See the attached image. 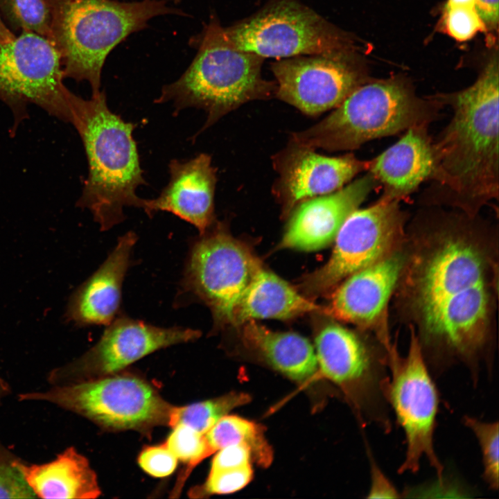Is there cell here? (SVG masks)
I'll return each instance as SVG.
<instances>
[{"label":"cell","instance_id":"6da1fadb","mask_svg":"<svg viewBox=\"0 0 499 499\" xmlns=\"http://www.w3.org/2000/svg\"><path fill=\"white\" fill-rule=\"evenodd\" d=\"M463 212H433L406 234L394 293L430 371L462 363L477 381L491 365L498 296L493 229Z\"/></svg>","mask_w":499,"mask_h":499},{"label":"cell","instance_id":"7a4b0ae2","mask_svg":"<svg viewBox=\"0 0 499 499\" xmlns=\"http://www.w3.org/2000/svg\"><path fill=\"white\" fill-rule=\"evenodd\" d=\"M498 61L493 58L470 87L436 99L453 111L432 140L435 166L428 189L432 203H444L469 216L499 191Z\"/></svg>","mask_w":499,"mask_h":499},{"label":"cell","instance_id":"3957f363","mask_svg":"<svg viewBox=\"0 0 499 499\" xmlns=\"http://www.w3.org/2000/svg\"><path fill=\"white\" fill-rule=\"evenodd\" d=\"M70 112L88 163L77 206L89 209L100 230L107 231L123 221L125 207H141L136 190L146 182L132 134L136 125L109 109L104 91L89 100L73 94Z\"/></svg>","mask_w":499,"mask_h":499},{"label":"cell","instance_id":"277c9868","mask_svg":"<svg viewBox=\"0 0 499 499\" xmlns=\"http://www.w3.org/2000/svg\"><path fill=\"white\" fill-rule=\"evenodd\" d=\"M263 61L235 46L225 28L211 18L191 64L177 80L163 87L155 102H172L176 113L187 107L204 110L203 131L241 105L275 94L276 84L262 76Z\"/></svg>","mask_w":499,"mask_h":499},{"label":"cell","instance_id":"5b68a950","mask_svg":"<svg viewBox=\"0 0 499 499\" xmlns=\"http://www.w3.org/2000/svg\"><path fill=\"white\" fill-rule=\"evenodd\" d=\"M53 44L64 77L89 83L100 91L101 73L110 52L152 19L177 13L163 0H51Z\"/></svg>","mask_w":499,"mask_h":499},{"label":"cell","instance_id":"8992f818","mask_svg":"<svg viewBox=\"0 0 499 499\" xmlns=\"http://www.w3.org/2000/svg\"><path fill=\"white\" fill-rule=\"evenodd\" d=\"M441 105L437 100L418 98L399 80L364 83L326 118L291 139L314 149L355 150L371 140L428 125L438 116Z\"/></svg>","mask_w":499,"mask_h":499},{"label":"cell","instance_id":"52a82bcc","mask_svg":"<svg viewBox=\"0 0 499 499\" xmlns=\"http://www.w3.org/2000/svg\"><path fill=\"white\" fill-rule=\"evenodd\" d=\"M315 344L317 373L343 391L362 423L389 433V350L378 339L370 341L337 324L322 328Z\"/></svg>","mask_w":499,"mask_h":499},{"label":"cell","instance_id":"ba28073f","mask_svg":"<svg viewBox=\"0 0 499 499\" xmlns=\"http://www.w3.org/2000/svg\"><path fill=\"white\" fill-rule=\"evenodd\" d=\"M19 399L53 403L110 430L141 432L169 426L175 407L147 382L129 375L54 385L44 392L21 394Z\"/></svg>","mask_w":499,"mask_h":499},{"label":"cell","instance_id":"9c48e42d","mask_svg":"<svg viewBox=\"0 0 499 499\" xmlns=\"http://www.w3.org/2000/svg\"><path fill=\"white\" fill-rule=\"evenodd\" d=\"M262 267L246 245L217 224L191 245L180 295L209 307L218 326L231 325L238 303Z\"/></svg>","mask_w":499,"mask_h":499},{"label":"cell","instance_id":"30bf717a","mask_svg":"<svg viewBox=\"0 0 499 499\" xmlns=\"http://www.w3.org/2000/svg\"><path fill=\"white\" fill-rule=\"evenodd\" d=\"M64 78L60 53L46 38L21 31L12 40L0 44V100L13 114L10 134L28 116L30 104L70 123L73 93L64 85Z\"/></svg>","mask_w":499,"mask_h":499},{"label":"cell","instance_id":"8fae6325","mask_svg":"<svg viewBox=\"0 0 499 499\" xmlns=\"http://www.w3.org/2000/svg\"><path fill=\"white\" fill-rule=\"evenodd\" d=\"M407 355L402 357L394 346L389 353V380L386 398L405 434L406 450L399 473H417L425 458L443 476L434 446L439 410V394L412 328Z\"/></svg>","mask_w":499,"mask_h":499},{"label":"cell","instance_id":"7c38bea8","mask_svg":"<svg viewBox=\"0 0 499 499\" xmlns=\"http://www.w3.org/2000/svg\"><path fill=\"white\" fill-rule=\"evenodd\" d=\"M225 30L235 46L263 59L349 49L337 28L296 0H274Z\"/></svg>","mask_w":499,"mask_h":499},{"label":"cell","instance_id":"4fadbf2b","mask_svg":"<svg viewBox=\"0 0 499 499\" xmlns=\"http://www.w3.org/2000/svg\"><path fill=\"white\" fill-rule=\"evenodd\" d=\"M406 218L399 200L378 199L367 208L356 209L340 227L327 263L306 278V291L330 290L399 248L405 240Z\"/></svg>","mask_w":499,"mask_h":499},{"label":"cell","instance_id":"5bb4252c","mask_svg":"<svg viewBox=\"0 0 499 499\" xmlns=\"http://www.w3.org/2000/svg\"><path fill=\"white\" fill-rule=\"evenodd\" d=\"M271 69L276 96L311 116L335 109L364 84L349 49L280 59Z\"/></svg>","mask_w":499,"mask_h":499},{"label":"cell","instance_id":"9a60e30c","mask_svg":"<svg viewBox=\"0 0 499 499\" xmlns=\"http://www.w3.org/2000/svg\"><path fill=\"white\" fill-rule=\"evenodd\" d=\"M200 331L181 326L159 327L128 317H117L98 342L78 360L49 376L54 385L92 379L118 371L157 350L188 342Z\"/></svg>","mask_w":499,"mask_h":499},{"label":"cell","instance_id":"2e32d148","mask_svg":"<svg viewBox=\"0 0 499 499\" xmlns=\"http://www.w3.org/2000/svg\"><path fill=\"white\" fill-rule=\"evenodd\" d=\"M405 259L404 242L383 259L344 279L335 290L324 314L374 331L376 338L391 349L387 312Z\"/></svg>","mask_w":499,"mask_h":499},{"label":"cell","instance_id":"e0dca14e","mask_svg":"<svg viewBox=\"0 0 499 499\" xmlns=\"http://www.w3.org/2000/svg\"><path fill=\"white\" fill-rule=\"evenodd\" d=\"M272 163L279 175L272 192L287 213L306 200L342 188L369 168V161L352 153L324 156L292 139L272 157Z\"/></svg>","mask_w":499,"mask_h":499},{"label":"cell","instance_id":"ac0fdd59","mask_svg":"<svg viewBox=\"0 0 499 499\" xmlns=\"http://www.w3.org/2000/svg\"><path fill=\"white\" fill-rule=\"evenodd\" d=\"M367 172L334 192L299 203L289 220L281 247L315 251L334 241L347 217L379 186Z\"/></svg>","mask_w":499,"mask_h":499},{"label":"cell","instance_id":"d6986e66","mask_svg":"<svg viewBox=\"0 0 499 499\" xmlns=\"http://www.w3.org/2000/svg\"><path fill=\"white\" fill-rule=\"evenodd\" d=\"M170 180L160 195L143 199L141 209L148 216L167 211L191 223L203 234L213 225L216 168L211 156L200 153L186 160L172 159Z\"/></svg>","mask_w":499,"mask_h":499},{"label":"cell","instance_id":"ffe728a7","mask_svg":"<svg viewBox=\"0 0 499 499\" xmlns=\"http://www.w3.org/2000/svg\"><path fill=\"white\" fill-rule=\"evenodd\" d=\"M137 236L129 231L120 237L103 264L71 295L64 318L79 327L107 326L120 310L122 286L131 265Z\"/></svg>","mask_w":499,"mask_h":499},{"label":"cell","instance_id":"44dd1931","mask_svg":"<svg viewBox=\"0 0 499 499\" xmlns=\"http://www.w3.org/2000/svg\"><path fill=\"white\" fill-rule=\"evenodd\" d=\"M435 166L432 139L427 125L408 128L403 136L369 160V171L383 187L379 199L399 200L430 180Z\"/></svg>","mask_w":499,"mask_h":499},{"label":"cell","instance_id":"7402d4cb","mask_svg":"<svg viewBox=\"0 0 499 499\" xmlns=\"http://www.w3.org/2000/svg\"><path fill=\"white\" fill-rule=\"evenodd\" d=\"M18 467L35 496L42 498H95L100 495L95 472L73 447L42 464L17 461Z\"/></svg>","mask_w":499,"mask_h":499},{"label":"cell","instance_id":"603a6c76","mask_svg":"<svg viewBox=\"0 0 499 499\" xmlns=\"http://www.w3.org/2000/svg\"><path fill=\"white\" fill-rule=\"evenodd\" d=\"M324 313L320 306L263 267L255 274L235 309L231 326L257 319H289L306 313Z\"/></svg>","mask_w":499,"mask_h":499},{"label":"cell","instance_id":"cb8c5ba5","mask_svg":"<svg viewBox=\"0 0 499 499\" xmlns=\"http://www.w3.org/2000/svg\"><path fill=\"white\" fill-rule=\"evenodd\" d=\"M241 326L245 344L289 379L304 382L317 373L315 349L304 337L292 332L274 331L254 320Z\"/></svg>","mask_w":499,"mask_h":499},{"label":"cell","instance_id":"d4e9b609","mask_svg":"<svg viewBox=\"0 0 499 499\" xmlns=\"http://www.w3.org/2000/svg\"><path fill=\"white\" fill-rule=\"evenodd\" d=\"M213 451L231 445L247 447L252 462L267 467L272 461L273 453L261 424L236 415H225L204 434Z\"/></svg>","mask_w":499,"mask_h":499},{"label":"cell","instance_id":"484cf974","mask_svg":"<svg viewBox=\"0 0 499 499\" xmlns=\"http://www.w3.org/2000/svg\"><path fill=\"white\" fill-rule=\"evenodd\" d=\"M250 397L243 392H232L219 397L189 405L175 406L169 426H187L204 435L231 410L247 403Z\"/></svg>","mask_w":499,"mask_h":499},{"label":"cell","instance_id":"4316f807","mask_svg":"<svg viewBox=\"0 0 499 499\" xmlns=\"http://www.w3.org/2000/svg\"><path fill=\"white\" fill-rule=\"evenodd\" d=\"M0 16L13 30L33 32L53 43L51 0H0Z\"/></svg>","mask_w":499,"mask_h":499},{"label":"cell","instance_id":"83f0119b","mask_svg":"<svg viewBox=\"0 0 499 499\" xmlns=\"http://www.w3.org/2000/svg\"><path fill=\"white\" fill-rule=\"evenodd\" d=\"M164 443L177 459L187 463V467L179 477L174 488L173 497H177L191 471L204 459L213 454L205 436L193 428L177 424Z\"/></svg>","mask_w":499,"mask_h":499},{"label":"cell","instance_id":"f1b7e54d","mask_svg":"<svg viewBox=\"0 0 499 499\" xmlns=\"http://www.w3.org/2000/svg\"><path fill=\"white\" fill-rule=\"evenodd\" d=\"M463 423L475 436L482 455V478L489 488L498 489L499 437L498 422L484 421L470 416H464Z\"/></svg>","mask_w":499,"mask_h":499},{"label":"cell","instance_id":"f546056e","mask_svg":"<svg viewBox=\"0 0 499 499\" xmlns=\"http://www.w3.org/2000/svg\"><path fill=\"white\" fill-rule=\"evenodd\" d=\"M252 478V464L238 467L210 470L205 482L193 488L190 496L193 498H202L211 494L232 493L246 487Z\"/></svg>","mask_w":499,"mask_h":499},{"label":"cell","instance_id":"4dcf8cb0","mask_svg":"<svg viewBox=\"0 0 499 499\" xmlns=\"http://www.w3.org/2000/svg\"><path fill=\"white\" fill-rule=\"evenodd\" d=\"M443 24L447 33L459 42L471 39L487 28L475 7L469 6H445Z\"/></svg>","mask_w":499,"mask_h":499},{"label":"cell","instance_id":"1f68e13d","mask_svg":"<svg viewBox=\"0 0 499 499\" xmlns=\"http://www.w3.org/2000/svg\"><path fill=\"white\" fill-rule=\"evenodd\" d=\"M17 461V457L0 445V498L36 497L26 482Z\"/></svg>","mask_w":499,"mask_h":499},{"label":"cell","instance_id":"d6a6232c","mask_svg":"<svg viewBox=\"0 0 499 499\" xmlns=\"http://www.w3.org/2000/svg\"><path fill=\"white\" fill-rule=\"evenodd\" d=\"M177 458L166 444L146 447L140 453L138 462L148 474L157 478L170 475L177 464Z\"/></svg>","mask_w":499,"mask_h":499},{"label":"cell","instance_id":"836d02e7","mask_svg":"<svg viewBox=\"0 0 499 499\" xmlns=\"http://www.w3.org/2000/svg\"><path fill=\"white\" fill-rule=\"evenodd\" d=\"M368 449L370 466V487L367 498H399L401 497L399 490L385 475L377 464L372 453Z\"/></svg>","mask_w":499,"mask_h":499},{"label":"cell","instance_id":"e575fe53","mask_svg":"<svg viewBox=\"0 0 499 499\" xmlns=\"http://www.w3.org/2000/svg\"><path fill=\"white\" fill-rule=\"evenodd\" d=\"M211 462V471L243 466L252 462L250 450L240 445H231L216 451Z\"/></svg>","mask_w":499,"mask_h":499},{"label":"cell","instance_id":"d590c367","mask_svg":"<svg viewBox=\"0 0 499 499\" xmlns=\"http://www.w3.org/2000/svg\"><path fill=\"white\" fill-rule=\"evenodd\" d=\"M476 10L486 26L494 28L498 23V0H476Z\"/></svg>","mask_w":499,"mask_h":499},{"label":"cell","instance_id":"8d00e7d4","mask_svg":"<svg viewBox=\"0 0 499 499\" xmlns=\"http://www.w3.org/2000/svg\"><path fill=\"white\" fill-rule=\"evenodd\" d=\"M15 37V35L6 25L0 16V44L9 42Z\"/></svg>","mask_w":499,"mask_h":499},{"label":"cell","instance_id":"74e56055","mask_svg":"<svg viewBox=\"0 0 499 499\" xmlns=\"http://www.w3.org/2000/svg\"><path fill=\"white\" fill-rule=\"evenodd\" d=\"M475 1L476 0H448L445 6L475 7Z\"/></svg>","mask_w":499,"mask_h":499},{"label":"cell","instance_id":"f35d334b","mask_svg":"<svg viewBox=\"0 0 499 499\" xmlns=\"http://www.w3.org/2000/svg\"><path fill=\"white\" fill-rule=\"evenodd\" d=\"M9 392L8 384L0 378V402Z\"/></svg>","mask_w":499,"mask_h":499}]
</instances>
